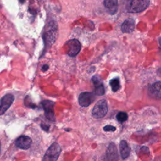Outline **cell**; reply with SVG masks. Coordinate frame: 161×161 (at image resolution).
Instances as JSON below:
<instances>
[{
    "label": "cell",
    "mask_w": 161,
    "mask_h": 161,
    "mask_svg": "<svg viewBox=\"0 0 161 161\" xmlns=\"http://www.w3.org/2000/svg\"><path fill=\"white\" fill-rule=\"evenodd\" d=\"M57 24L55 21H50L47 26L43 35L45 45L49 48L55 42L57 36Z\"/></svg>",
    "instance_id": "6da1fadb"
},
{
    "label": "cell",
    "mask_w": 161,
    "mask_h": 161,
    "mask_svg": "<svg viewBox=\"0 0 161 161\" xmlns=\"http://www.w3.org/2000/svg\"><path fill=\"white\" fill-rule=\"evenodd\" d=\"M61 153V147L57 143H53L46 151L42 161H57Z\"/></svg>",
    "instance_id": "7a4b0ae2"
},
{
    "label": "cell",
    "mask_w": 161,
    "mask_h": 161,
    "mask_svg": "<svg viewBox=\"0 0 161 161\" xmlns=\"http://www.w3.org/2000/svg\"><path fill=\"white\" fill-rule=\"evenodd\" d=\"M149 1L147 0L131 1L126 6V11L129 13H139L147 8Z\"/></svg>",
    "instance_id": "3957f363"
},
{
    "label": "cell",
    "mask_w": 161,
    "mask_h": 161,
    "mask_svg": "<svg viewBox=\"0 0 161 161\" xmlns=\"http://www.w3.org/2000/svg\"><path fill=\"white\" fill-rule=\"evenodd\" d=\"M108 112V104L105 99L98 101L94 106L92 111V115L94 118L99 119L103 118Z\"/></svg>",
    "instance_id": "277c9868"
},
{
    "label": "cell",
    "mask_w": 161,
    "mask_h": 161,
    "mask_svg": "<svg viewBox=\"0 0 161 161\" xmlns=\"http://www.w3.org/2000/svg\"><path fill=\"white\" fill-rule=\"evenodd\" d=\"M67 47V54L70 57L76 56L80 50V43L77 39H72L66 42Z\"/></svg>",
    "instance_id": "5b68a950"
},
{
    "label": "cell",
    "mask_w": 161,
    "mask_h": 161,
    "mask_svg": "<svg viewBox=\"0 0 161 161\" xmlns=\"http://www.w3.org/2000/svg\"><path fill=\"white\" fill-rule=\"evenodd\" d=\"M55 103L51 101L46 100L42 102V105L45 111V117L52 121H55V113H54Z\"/></svg>",
    "instance_id": "8992f818"
},
{
    "label": "cell",
    "mask_w": 161,
    "mask_h": 161,
    "mask_svg": "<svg viewBox=\"0 0 161 161\" xmlns=\"http://www.w3.org/2000/svg\"><path fill=\"white\" fill-rule=\"evenodd\" d=\"M94 95L90 92H84L79 94V103L82 107H87L94 100Z\"/></svg>",
    "instance_id": "52a82bcc"
},
{
    "label": "cell",
    "mask_w": 161,
    "mask_h": 161,
    "mask_svg": "<svg viewBox=\"0 0 161 161\" xmlns=\"http://www.w3.org/2000/svg\"><path fill=\"white\" fill-rule=\"evenodd\" d=\"M118 154L116 147L114 143H111L106 152L104 161H118Z\"/></svg>",
    "instance_id": "ba28073f"
},
{
    "label": "cell",
    "mask_w": 161,
    "mask_h": 161,
    "mask_svg": "<svg viewBox=\"0 0 161 161\" xmlns=\"http://www.w3.org/2000/svg\"><path fill=\"white\" fill-rule=\"evenodd\" d=\"M14 97L11 94H7L4 95L1 100V108H0V114L3 115L11 106L13 103Z\"/></svg>",
    "instance_id": "9c48e42d"
},
{
    "label": "cell",
    "mask_w": 161,
    "mask_h": 161,
    "mask_svg": "<svg viewBox=\"0 0 161 161\" xmlns=\"http://www.w3.org/2000/svg\"><path fill=\"white\" fill-rule=\"evenodd\" d=\"M32 143L31 139L28 136L22 135L18 137L15 141V145L21 149H28Z\"/></svg>",
    "instance_id": "30bf717a"
},
{
    "label": "cell",
    "mask_w": 161,
    "mask_h": 161,
    "mask_svg": "<svg viewBox=\"0 0 161 161\" xmlns=\"http://www.w3.org/2000/svg\"><path fill=\"white\" fill-rule=\"evenodd\" d=\"M150 96L155 99H161V82H156L150 85L148 89Z\"/></svg>",
    "instance_id": "8fae6325"
},
{
    "label": "cell",
    "mask_w": 161,
    "mask_h": 161,
    "mask_svg": "<svg viewBox=\"0 0 161 161\" xmlns=\"http://www.w3.org/2000/svg\"><path fill=\"white\" fill-rule=\"evenodd\" d=\"M104 6L108 9L109 13L113 14L118 10V3L116 0H106L104 1Z\"/></svg>",
    "instance_id": "7c38bea8"
},
{
    "label": "cell",
    "mask_w": 161,
    "mask_h": 161,
    "mask_svg": "<svg viewBox=\"0 0 161 161\" xmlns=\"http://www.w3.org/2000/svg\"><path fill=\"white\" fill-rule=\"evenodd\" d=\"M92 80L94 84V92L97 96H102L104 94L105 90L103 83L97 79V77L94 76L92 78Z\"/></svg>",
    "instance_id": "4fadbf2b"
},
{
    "label": "cell",
    "mask_w": 161,
    "mask_h": 161,
    "mask_svg": "<svg viewBox=\"0 0 161 161\" xmlns=\"http://www.w3.org/2000/svg\"><path fill=\"white\" fill-rule=\"evenodd\" d=\"M135 21L133 19L129 18L126 19L121 25V31L123 33H131L134 30Z\"/></svg>",
    "instance_id": "5bb4252c"
},
{
    "label": "cell",
    "mask_w": 161,
    "mask_h": 161,
    "mask_svg": "<svg viewBox=\"0 0 161 161\" xmlns=\"http://www.w3.org/2000/svg\"><path fill=\"white\" fill-rule=\"evenodd\" d=\"M119 150H120L121 156L123 159H125L129 156L130 153V148L128 146L127 142L124 140L120 142Z\"/></svg>",
    "instance_id": "9a60e30c"
},
{
    "label": "cell",
    "mask_w": 161,
    "mask_h": 161,
    "mask_svg": "<svg viewBox=\"0 0 161 161\" xmlns=\"http://www.w3.org/2000/svg\"><path fill=\"white\" fill-rule=\"evenodd\" d=\"M110 86L113 92H116L120 89V83L118 78H114L110 80Z\"/></svg>",
    "instance_id": "2e32d148"
},
{
    "label": "cell",
    "mask_w": 161,
    "mask_h": 161,
    "mask_svg": "<svg viewBox=\"0 0 161 161\" xmlns=\"http://www.w3.org/2000/svg\"><path fill=\"white\" fill-rule=\"evenodd\" d=\"M116 119L119 123H123L128 119V114L125 112H119L116 115Z\"/></svg>",
    "instance_id": "e0dca14e"
},
{
    "label": "cell",
    "mask_w": 161,
    "mask_h": 161,
    "mask_svg": "<svg viewBox=\"0 0 161 161\" xmlns=\"http://www.w3.org/2000/svg\"><path fill=\"white\" fill-rule=\"evenodd\" d=\"M103 130L105 131H114L116 130V128L111 125H106L103 128Z\"/></svg>",
    "instance_id": "ac0fdd59"
},
{
    "label": "cell",
    "mask_w": 161,
    "mask_h": 161,
    "mask_svg": "<svg viewBox=\"0 0 161 161\" xmlns=\"http://www.w3.org/2000/svg\"><path fill=\"white\" fill-rule=\"evenodd\" d=\"M40 126H41L43 130H45V131H48V129H49V126H48V125H46L42 123V124H41Z\"/></svg>",
    "instance_id": "d6986e66"
},
{
    "label": "cell",
    "mask_w": 161,
    "mask_h": 161,
    "mask_svg": "<svg viewBox=\"0 0 161 161\" xmlns=\"http://www.w3.org/2000/svg\"><path fill=\"white\" fill-rule=\"evenodd\" d=\"M48 69V66L47 65H44L42 67V69L43 71L47 70Z\"/></svg>",
    "instance_id": "ffe728a7"
},
{
    "label": "cell",
    "mask_w": 161,
    "mask_h": 161,
    "mask_svg": "<svg viewBox=\"0 0 161 161\" xmlns=\"http://www.w3.org/2000/svg\"><path fill=\"white\" fill-rule=\"evenodd\" d=\"M157 74H158V75L160 77H161V67H160V68L158 69V70H157Z\"/></svg>",
    "instance_id": "44dd1931"
},
{
    "label": "cell",
    "mask_w": 161,
    "mask_h": 161,
    "mask_svg": "<svg viewBox=\"0 0 161 161\" xmlns=\"http://www.w3.org/2000/svg\"><path fill=\"white\" fill-rule=\"evenodd\" d=\"M158 43H159V45H160V48H161V37L159 38V40H158Z\"/></svg>",
    "instance_id": "7402d4cb"
}]
</instances>
